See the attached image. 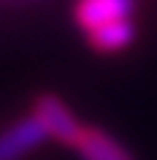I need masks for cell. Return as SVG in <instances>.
<instances>
[{
  "label": "cell",
  "instance_id": "cell-1",
  "mask_svg": "<svg viewBox=\"0 0 157 160\" xmlns=\"http://www.w3.org/2000/svg\"><path fill=\"white\" fill-rule=\"evenodd\" d=\"M33 117L43 125L49 138H54L60 144H68V147H73L84 130L79 117L60 101L57 95H38L33 103Z\"/></svg>",
  "mask_w": 157,
  "mask_h": 160
},
{
  "label": "cell",
  "instance_id": "cell-3",
  "mask_svg": "<svg viewBox=\"0 0 157 160\" xmlns=\"http://www.w3.org/2000/svg\"><path fill=\"white\" fill-rule=\"evenodd\" d=\"M135 11V0H76L73 22L81 33H92L108 22L130 19Z\"/></svg>",
  "mask_w": 157,
  "mask_h": 160
},
{
  "label": "cell",
  "instance_id": "cell-5",
  "mask_svg": "<svg viewBox=\"0 0 157 160\" xmlns=\"http://www.w3.org/2000/svg\"><path fill=\"white\" fill-rule=\"evenodd\" d=\"M135 33H138V27H135V22L130 17V19H119V22H108V25L87 33V38H90V46L95 52L116 54V52L127 49L135 41Z\"/></svg>",
  "mask_w": 157,
  "mask_h": 160
},
{
  "label": "cell",
  "instance_id": "cell-4",
  "mask_svg": "<svg viewBox=\"0 0 157 160\" xmlns=\"http://www.w3.org/2000/svg\"><path fill=\"white\" fill-rule=\"evenodd\" d=\"M73 149L81 160H135L114 136L100 128H84Z\"/></svg>",
  "mask_w": 157,
  "mask_h": 160
},
{
  "label": "cell",
  "instance_id": "cell-2",
  "mask_svg": "<svg viewBox=\"0 0 157 160\" xmlns=\"http://www.w3.org/2000/svg\"><path fill=\"white\" fill-rule=\"evenodd\" d=\"M49 136L43 125L30 114L17 122H11L6 130H0V160H22L35 152Z\"/></svg>",
  "mask_w": 157,
  "mask_h": 160
}]
</instances>
